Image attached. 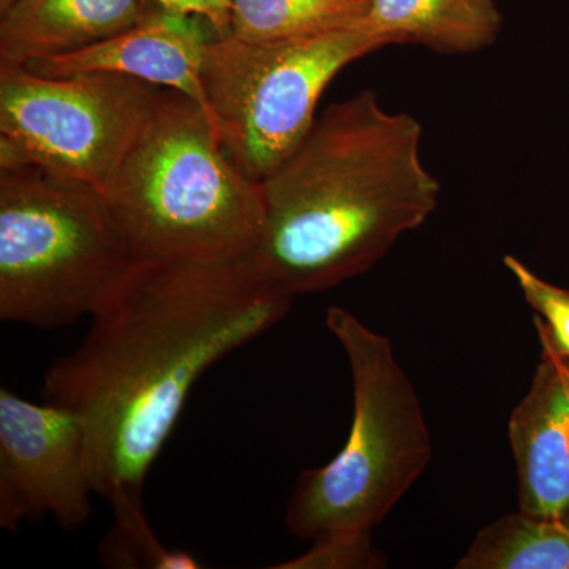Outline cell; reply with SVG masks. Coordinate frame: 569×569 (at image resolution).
I'll use <instances>...</instances> for the list:
<instances>
[{"instance_id": "cell-13", "label": "cell", "mask_w": 569, "mask_h": 569, "mask_svg": "<svg viewBox=\"0 0 569 569\" xmlns=\"http://www.w3.org/2000/svg\"><path fill=\"white\" fill-rule=\"evenodd\" d=\"M456 569H569V522L511 512L479 531Z\"/></svg>"}, {"instance_id": "cell-14", "label": "cell", "mask_w": 569, "mask_h": 569, "mask_svg": "<svg viewBox=\"0 0 569 569\" xmlns=\"http://www.w3.org/2000/svg\"><path fill=\"white\" fill-rule=\"evenodd\" d=\"M369 0H233L230 36L271 41L318 36L365 22Z\"/></svg>"}, {"instance_id": "cell-17", "label": "cell", "mask_w": 569, "mask_h": 569, "mask_svg": "<svg viewBox=\"0 0 569 569\" xmlns=\"http://www.w3.org/2000/svg\"><path fill=\"white\" fill-rule=\"evenodd\" d=\"M142 2L156 9L203 18L219 37L231 33L233 0H142Z\"/></svg>"}, {"instance_id": "cell-16", "label": "cell", "mask_w": 569, "mask_h": 569, "mask_svg": "<svg viewBox=\"0 0 569 569\" xmlns=\"http://www.w3.org/2000/svg\"><path fill=\"white\" fill-rule=\"evenodd\" d=\"M385 567L373 549L372 533L318 539L312 548L277 569H373Z\"/></svg>"}, {"instance_id": "cell-4", "label": "cell", "mask_w": 569, "mask_h": 569, "mask_svg": "<svg viewBox=\"0 0 569 569\" xmlns=\"http://www.w3.org/2000/svg\"><path fill=\"white\" fill-rule=\"evenodd\" d=\"M325 323L350 366L353 422L336 458L302 471L288 500V531L312 542L372 533L432 458L425 410L391 339L339 306Z\"/></svg>"}, {"instance_id": "cell-18", "label": "cell", "mask_w": 569, "mask_h": 569, "mask_svg": "<svg viewBox=\"0 0 569 569\" xmlns=\"http://www.w3.org/2000/svg\"><path fill=\"white\" fill-rule=\"evenodd\" d=\"M17 0H0V13H3L7 9H10Z\"/></svg>"}, {"instance_id": "cell-7", "label": "cell", "mask_w": 569, "mask_h": 569, "mask_svg": "<svg viewBox=\"0 0 569 569\" xmlns=\"http://www.w3.org/2000/svg\"><path fill=\"white\" fill-rule=\"evenodd\" d=\"M162 89L107 71L51 78L0 66V167L32 164L103 193Z\"/></svg>"}, {"instance_id": "cell-10", "label": "cell", "mask_w": 569, "mask_h": 569, "mask_svg": "<svg viewBox=\"0 0 569 569\" xmlns=\"http://www.w3.org/2000/svg\"><path fill=\"white\" fill-rule=\"evenodd\" d=\"M541 359L529 392L509 418L519 508L535 518H569V361L535 321Z\"/></svg>"}, {"instance_id": "cell-6", "label": "cell", "mask_w": 569, "mask_h": 569, "mask_svg": "<svg viewBox=\"0 0 569 569\" xmlns=\"http://www.w3.org/2000/svg\"><path fill=\"white\" fill-rule=\"evenodd\" d=\"M385 47L365 22L298 39L216 37L204 56L206 99L239 171L254 183L274 173L316 123L329 82Z\"/></svg>"}, {"instance_id": "cell-3", "label": "cell", "mask_w": 569, "mask_h": 569, "mask_svg": "<svg viewBox=\"0 0 569 569\" xmlns=\"http://www.w3.org/2000/svg\"><path fill=\"white\" fill-rule=\"evenodd\" d=\"M103 200L133 261L216 263L254 253L260 183L228 157L203 110L162 89Z\"/></svg>"}, {"instance_id": "cell-1", "label": "cell", "mask_w": 569, "mask_h": 569, "mask_svg": "<svg viewBox=\"0 0 569 569\" xmlns=\"http://www.w3.org/2000/svg\"><path fill=\"white\" fill-rule=\"evenodd\" d=\"M254 253L216 263L133 261L104 295L84 340L44 373L41 400L80 415L96 493L114 526L151 530L149 471L197 381L290 312Z\"/></svg>"}, {"instance_id": "cell-2", "label": "cell", "mask_w": 569, "mask_h": 569, "mask_svg": "<svg viewBox=\"0 0 569 569\" xmlns=\"http://www.w3.org/2000/svg\"><path fill=\"white\" fill-rule=\"evenodd\" d=\"M415 116L362 91L326 108L305 141L260 183L254 258L291 298L365 274L436 211L440 182L421 157Z\"/></svg>"}, {"instance_id": "cell-5", "label": "cell", "mask_w": 569, "mask_h": 569, "mask_svg": "<svg viewBox=\"0 0 569 569\" xmlns=\"http://www.w3.org/2000/svg\"><path fill=\"white\" fill-rule=\"evenodd\" d=\"M132 263L99 190L32 164L0 167V320L77 323Z\"/></svg>"}, {"instance_id": "cell-9", "label": "cell", "mask_w": 569, "mask_h": 569, "mask_svg": "<svg viewBox=\"0 0 569 569\" xmlns=\"http://www.w3.org/2000/svg\"><path fill=\"white\" fill-rule=\"evenodd\" d=\"M216 37L219 36L203 18L151 7L140 21L110 39L26 67L51 78L93 71L126 74L157 88L186 93L212 121L203 66L206 50Z\"/></svg>"}, {"instance_id": "cell-8", "label": "cell", "mask_w": 569, "mask_h": 569, "mask_svg": "<svg viewBox=\"0 0 569 569\" xmlns=\"http://www.w3.org/2000/svg\"><path fill=\"white\" fill-rule=\"evenodd\" d=\"M88 432L80 415L0 389V527L52 518L74 530L92 516Z\"/></svg>"}, {"instance_id": "cell-19", "label": "cell", "mask_w": 569, "mask_h": 569, "mask_svg": "<svg viewBox=\"0 0 569 569\" xmlns=\"http://www.w3.org/2000/svg\"><path fill=\"white\" fill-rule=\"evenodd\" d=\"M568 522H569V518H568Z\"/></svg>"}, {"instance_id": "cell-11", "label": "cell", "mask_w": 569, "mask_h": 569, "mask_svg": "<svg viewBox=\"0 0 569 569\" xmlns=\"http://www.w3.org/2000/svg\"><path fill=\"white\" fill-rule=\"evenodd\" d=\"M151 7L142 0H17L0 13V66H29L126 31Z\"/></svg>"}, {"instance_id": "cell-15", "label": "cell", "mask_w": 569, "mask_h": 569, "mask_svg": "<svg viewBox=\"0 0 569 569\" xmlns=\"http://www.w3.org/2000/svg\"><path fill=\"white\" fill-rule=\"evenodd\" d=\"M503 263L535 310V321L542 326L553 347L569 361V290L546 282L512 254H507Z\"/></svg>"}, {"instance_id": "cell-12", "label": "cell", "mask_w": 569, "mask_h": 569, "mask_svg": "<svg viewBox=\"0 0 569 569\" xmlns=\"http://www.w3.org/2000/svg\"><path fill=\"white\" fill-rule=\"evenodd\" d=\"M365 24L388 44L470 54L496 41L501 13L497 0H369Z\"/></svg>"}]
</instances>
